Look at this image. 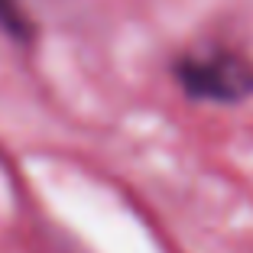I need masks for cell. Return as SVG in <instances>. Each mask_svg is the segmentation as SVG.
<instances>
[{"instance_id": "obj_1", "label": "cell", "mask_w": 253, "mask_h": 253, "mask_svg": "<svg viewBox=\"0 0 253 253\" xmlns=\"http://www.w3.org/2000/svg\"><path fill=\"white\" fill-rule=\"evenodd\" d=\"M175 78L185 94L214 104H234L253 94V65L237 52H201L175 62Z\"/></svg>"}, {"instance_id": "obj_2", "label": "cell", "mask_w": 253, "mask_h": 253, "mask_svg": "<svg viewBox=\"0 0 253 253\" xmlns=\"http://www.w3.org/2000/svg\"><path fill=\"white\" fill-rule=\"evenodd\" d=\"M0 30L10 33L13 39H20V42L33 36V23L23 13L20 0H0Z\"/></svg>"}]
</instances>
